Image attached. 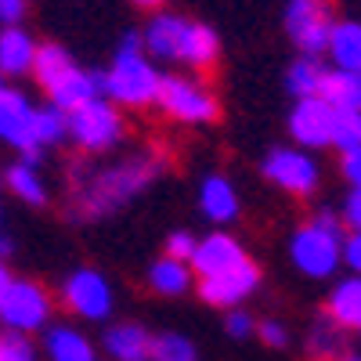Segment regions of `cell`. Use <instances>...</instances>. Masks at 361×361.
Returning a JSON list of instances; mask_svg holds the SVG:
<instances>
[{
	"label": "cell",
	"instance_id": "cell-1",
	"mask_svg": "<svg viewBox=\"0 0 361 361\" xmlns=\"http://www.w3.org/2000/svg\"><path fill=\"white\" fill-rule=\"evenodd\" d=\"M170 170L166 152L145 148V152L123 156L105 166H73V206L76 217L83 221H102L116 209H123L130 199H137L145 188H152L156 180Z\"/></svg>",
	"mask_w": 361,
	"mask_h": 361
},
{
	"label": "cell",
	"instance_id": "cell-2",
	"mask_svg": "<svg viewBox=\"0 0 361 361\" xmlns=\"http://www.w3.org/2000/svg\"><path fill=\"white\" fill-rule=\"evenodd\" d=\"M141 47L152 62H180L188 69H214L221 58V37L206 22L185 15H152L141 29Z\"/></svg>",
	"mask_w": 361,
	"mask_h": 361
},
{
	"label": "cell",
	"instance_id": "cell-3",
	"mask_svg": "<svg viewBox=\"0 0 361 361\" xmlns=\"http://www.w3.org/2000/svg\"><path fill=\"white\" fill-rule=\"evenodd\" d=\"M159 80H163V73L156 69L152 58L145 54L141 33H127L112 54V66L102 73V94L112 105L145 109V105H156Z\"/></svg>",
	"mask_w": 361,
	"mask_h": 361
},
{
	"label": "cell",
	"instance_id": "cell-4",
	"mask_svg": "<svg viewBox=\"0 0 361 361\" xmlns=\"http://www.w3.org/2000/svg\"><path fill=\"white\" fill-rule=\"evenodd\" d=\"M289 257L300 275L307 279L336 275V267L343 264V217L333 214V209H318L307 224L293 231Z\"/></svg>",
	"mask_w": 361,
	"mask_h": 361
},
{
	"label": "cell",
	"instance_id": "cell-5",
	"mask_svg": "<svg viewBox=\"0 0 361 361\" xmlns=\"http://www.w3.org/2000/svg\"><path fill=\"white\" fill-rule=\"evenodd\" d=\"M156 105L177 119V123H214L217 112H221V102L214 94V87L199 76H185V73H170L159 80V94H156Z\"/></svg>",
	"mask_w": 361,
	"mask_h": 361
},
{
	"label": "cell",
	"instance_id": "cell-6",
	"mask_svg": "<svg viewBox=\"0 0 361 361\" xmlns=\"http://www.w3.org/2000/svg\"><path fill=\"white\" fill-rule=\"evenodd\" d=\"M260 173L279 192L296 195V199L314 195L318 185H322V166L311 152H304V148H271L260 163Z\"/></svg>",
	"mask_w": 361,
	"mask_h": 361
},
{
	"label": "cell",
	"instance_id": "cell-7",
	"mask_svg": "<svg viewBox=\"0 0 361 361\" xmlns=\"http://www.w3.org/2000/svg\"><path fill=\"white\" fill-rule=\"evenodd\" d=\"M333 4L329 0H289L286 4V33L293 47L307 58L325 54L329 37H333Z\"/></svg>",
	"mask_w": 361,
	"mask_h": 361
},
{
	"label": "cell",
	"instance_id": "cell-8",
	"mask_svg": "<svg viewBox=\"0 0 361 361\" xmlns=\"http://www.w3.org/2000/svg\"><path fill=\"white\" fill-rule=\"evenodd\" d=\"M51 322V296L40 282L29 279H11L8 293L0 296V329H11V333H37Z\"/></svg>",
	"mask_w": 361,
	"mask_h": 361
},
{
	"label": "cell",
	"instance_id": "cell-9",
	"mask_svg": "<svg viewBox=\"0 0 361 361\" xmlns=\"http://www.w3.org/2000/svg\"><path fill=\"white\" fill-rule=\"evenodd\" d=\"M69 137L83 152H109L123 137V116L109 98H98L76 112H69Z\"/></svg>",
	"mask_w": 361,
	"mask_h": 361
},
{
	"label": "cell",
	"instance_id": "cell-10",
	"mask_svg": "<svg viewBox=\"0 0 361 361\" xmlns=\"http://www.w3.org/2000/svg\"><path fill=\"white\" fill-rule=\"evenodd\" d=\"M62 300H66V307L83 322H105L112 314V286L94 267L73 271V275L66 279V286H62Z\"/></svg>",
	"mask_w": 361,
	"mask_h": 361
},
{
	"label": "cell",
	"instance_id": "cell-11",
	"mask_svg": "<svg viewBox=\"0 0 361 361\" xmlns=\"http://www.w3.org/2000/svg\"><path fill=\"white\" fill-rule=\"evenodd\" d=\"M33 119H37V105L22 90H15V87L0 90V141H8L11 148L25 152V163L40 159V148L33 137Z\"/></svg>",
	"mask_w": 361,
	"mask_h": 361
},
{
	"label": "cell",
	"instance_id": "cell-12",
	"mask_svg": "<svg viewBox=\"0 0 361 361\" xmlns=\"http://www.w3.org/2000/svg\"><path fill=\"white\" fill-rule=\"evenodd\" d=\"M260 286V267L246 257L243 264H235L221 275H209V279H199V296L214 307H224V311H235L243 300H250Z\"/></svg>",
	"mask_w": 361,
	"mask_h": 361
},
{
	"label": "cell",
	"instance_id": "cell-13",
	"mask_svg": "<svg viewBox=\"0 0 361 361\" xmlns=\"http://www.w3.org/2000/svg\"><path fill=\"white\" fill-rule=\"evenodd\" d=\"M333 127H336V109L322 94L296 98L289 112V134L300 148H329L333 145Z\"/></svg>",
	"mask_w": 361,
	"mask_h": 361
},
{
	"label": "cell",
	"instance_id": "cell-14",
	"mask_svg": "<svg viewBox=\"0 0 361 361\" xmlns=\"http://www.w3.org/2000/svg\"><path fill=\"white\" fill-rule=\"evenodd\" d=\"M243 260H246L243 243H238V238H231V235H224V231H214V235H206L202 243L195 246L188 267H192V275L209 279V275H221V271L243 264Z\"/></svg>",
	"mask_w": 361,
	"mask_h": 361
},
{
	"label": "cell",
	"instance_id": "cell-15",
	"mask_svg": "<svg viewBox=\"0 0 361 361\" xmlns=\"http://www.w3.org/2000/svg\"><path fill=\"white\" fill-rule=\"evenodd\" d=\"M47 94H51V105H54V109H62V112L69 116V112H76V109H83V105H90V102L105 98V94H102V73H87V69L73 66V73L58 80Z\"/></svg>",
	"mask_w": 361,
	"mask_h": 361
},
{
	"label": "cell",
	"instance_id": "cell-16",
	"mask_svg": "<svg viewBox=\"0 0 361 361\" xmlns=\"http://www.w3.org/2000/svg\"><path fill=\"white\" fill-rule=\"evenodd\" d=\"M199 209L206 221L214 224H228L238 217V192L224 173H206L199 185Z\"/></svg>",
	"mask_w": 361,
	"mask_h": 361
},
{
	"label": "cell",
	"instance_id": "cell-17",
	"mask_svg": "<svg viewBox=\"0 0 361 361\" xmlns=\"http://www.w3.org/2000/svg\"><path fill=\"white\" fill-rule=\"evenodd\" d=\"M40 44L25 33L22 25H8L0 29V73L4 76H25L33 73Z\"/></svg>",
	"mask_w": 361,
	"mask_h": 361
},
{
	"label": "cell",
	"instance_id": "cell-18",
	"mask_svg": "<svg viewBox=\"0 0 361 361\" xmlns=\"http://www.w3.org/2000/svg\"><path fill=\"white\" fill-rule=\"evenodd\" d=\"M105 354L112 361H148V354H152V333L137 322H119L105 333Z\"/></svg>",
	"mask_w": 361,
	"mask_h": 361
},
{
	"label": "cell",
	"instance_id": "cell-19",
	"mask_svg": "<svg viewBox=\"0 0 361 361\" xmlns=\"http://www.w3.org/2000/svg\"><path fill=\"white\" fill-rule=\"evenodd\" d=\"M47 361H98V350L80 329L73 325H51L44 333Z\"/></svg>",
	"mask_w": 361,
	"mask_h": 361
},
{
	"label": "cell",
	"instance_id": "cell-20",
	"mask_svg": "<svg viewBox=\"0 0 361 361\" xmlns=\"http://www.w3.org/2000/svg\"><path fill=\"white\" fill-rule=\"evenodd\" d=\"M325 314L333 318L336 325H343L347 333L350 329H361V275H347L333 286L329 293V304Z\"/></svg>",
	"mask_w": 361,
	"mask_h": 361
},
{
	"label": "cell",
	"instance_id": "cell-21",
	"mask_svg": "<svg viewBox=\"0 0 361 361\" xmlns=\"http://www.w3.org/2000/svg\"><path fill=\"white\" fill-rule=\"evenodd\" d=\"M325 54L333 58V69H347V73H361V22L357 18H343L333 25Z\"/></svg>",
	"mask_w": 361,
	"mask_h": 361
},
{
	"label": "cell",
	"instance_id": "cell-22",
	"mask_svg": "<svg viewBox=\"0 0 361 361\" xmlns=\"http://www.w3.org/2000/svg\"><path fill=\"white\" fill-rule=\"evenodd\" d=\"M340 354H347V329L336 325L322 311L307 329V357L311 361H336Z\"/></svg>",
	"mask_w": 361,
	"mask_h": 361
},
{
	"label": "cell",
	"instance_id": "cell-23",
	"mask_svg": "<svg viewBox=\"0 0 361 361\" xmlns=\"http://www.w3.org/2000/svg\"><path fill=\"white\" fill-rule=\"evenodd\" d=\"M318 94L343 112H361V73H347V69H325L322 90Z\"/></svg>",
	"mask_w": 361,
	"mask_h": 361
},
{
	"label": "cell",
	"instance_id": "cell-24",
	"mask_svg": "<svg viewBox=\"0 0 361 361\" xmlns=\"http://www.w3.org/2000/svg\"><path fill=\"white\" fill-rule=\"evenodd\" d=\"M148 286H152L159 296H185L192 289V267L185 260L159 257L152 267H148Z\"/></svg>",
	"mask_w": 361,
	"mask_h": 361
},
{
	"label": "cell",
	"instance_id": "cell-25",
	"mask_svg": "<svg viewBox=\"0 0 361 361\" xmlns=\"http://www.w3.org/2000/svg\"><path fill=\"white\" fill-rule=\"evenodd\" d=\"M73 54L66 51V47H58V44H40V51H37V62H33V76H37V83L44 87V90H51L62 76H69L73 73Z\"/></svg>",
	"mask_w": 361,
	"mask_h": 361
},
{
	"label": "cell",
	"instance_id": "cell-26",
	"mask_svg": "<svg viewBox=\"0 0 361 361\" xmlns=\"http://www.w3.org/2000/svg\"><path fill=\"white\" fill-rule=\"evenodd\" d=\"M4 180H8L11 195H18L22 202H29V206H47V185H44L37 163H15Z\"/></svg>",
	"mask_w": 361,
	"mask_h": 361
},
{
	"label": "cell",
	"instance_id": "cell-27",
	"mask_svg": "<svg viewBox=\"0 0 361 361\" xmlns=\"http://www.w3.org/2000/svg\"><path fill=\"white\" fill-rule=\"evenodd\" d=\"M322 80H325V66L318 58H307V54H300L286 73V87H289L293 98H314L322 90Z\"/></svg>",
	"mask_w": 361,
	"mask_h": 361
},
{
	"label": "cell",
	"instance_id": "cell-28",
	"mask_svg": "<svg viewBox=\"0 0 361 361\" xmlns=\"http://www.w3.org/2000/svg\"><path fill=\"white\" fill-rule=\"evenodd\" d=\"M33 137H37V148L44 152L47 145H58L69 137V116L54 105H44L37 109V119H33Z\"/></svg>",
	"mask_w": 361,
	"mask_h": 361
},
{
	"label": "cell",
	"instance_id": "cell-29",
	"mask_svg": "<svg viewBox=\"0 0 361 361\" xmlns=\"http://www.w3.org/2000/svg\"><path fill=\"white\" fill-rule=\"evenodd\" d=\"M148 361H199V350L180 333H159V336H152V354H148Z\"/></svg>",
	"mask_w": 361,
	"mask_h": 361
},
{
	"label": "cell",
	"instance_id": "cell-30",
	"mask_svg": "<svg viewBox=\"0 0 361 361\" xmlns=\"http://www.w3.org/2000/svg\"><path fill=\"white\" fill-rule=\"evenodd\" d=\"M333 148H340V156H343V152H354V148H361V112H343V109H336Z\"/></svg>",
	"mask_w": 361,
	"mask_h": 361
},
{
	"label": "cell",
	"instance_id": "cell-31",
	"mask_svg": "<svg viewBox=\"0 0 361 361\" xmlns=\"http://www.w3.org/2000/svg\"><path fill=\"white\" fill-rule=\"evenodd\" d=\"M0 361H37V350L29 343V336L0 329Z\"/></svg>",
	"mask_w": 361,
	"mask_h": 361
},
{
	"label": "cell",
	"instance_id": "cell-32",
	"mask_svg": "<svg viewBox=\"0 0 361 361\" xmlns=\"http://www.w3.org/2000/svg\"><path fill=\"white\" fill-rule=\"evenodd\" d=\"M195 246H199V238H195L192 231H170L163 257H173V260H185V264H188L192 253H195Z\"/></svg>",
	"mask_w": 361,
	"mask_h": 361
},
{
	"label": "cell",
	"instance_id": "cell-33",
	"mask_svg": "<svg viewBox=\"0 0 361 361\" xmlns=\"http://www.w3.org/2000/svg\"><path fill=\"white\" fill-rule=\"evenodd\" d=\"M257 333H260V343L271 347V350H282V347L289 343V329H286L282 322H275V318L260 322V325H257Z\"/></svg>",
	"mask_w": 361,
	"mask_h": 361
},
{
	"label": "cell",
	"instance_id": "cell-34",
	"mask_svg": "<svg viewBox=\"0 0 361 361\" xmlns=\"http://www.w3.org/2000/svg\"><path fill=\"white\" fill-rule=\"evenodd\" d=\"M224 329H228V336L231 340H246V336H253L257 333V322L246 314V311H228V318H224Z\"/></svg>",
	"mask_w": 361,
	"mask_h": 361
},
{
	"label": "cell",
	"instance_id": "cell-35",
	"mask_svg": "<svg viewBox=\"0 0 361 361\" xmlns=\"http://www.w3.org/2000/svg\"><path fill=\"white\" fill-rule=\"evenodd\" d=\"M340 217H343V228H350V231H361V192H357V188H350V195L343 199Z\"/></svg>",
	"mask_w": 361,
	"mask_h": 361
},
{
	"label": "cell",
	"instance_id": "cell-36",
	"mask_svg": "<svg viewBox=\"0 0 361 361\" xmlns=\"http://www.w3.org/2000/svg\"><path fill=\"white\" fill-rule=\"evenodd\" d=\"M340 173L347 177V185L361 192V148H354V152H343L340 156Z\"/></svg>",
	"mask_w": 361,
	"mask_h": 361
},
{
	"label": "cell",
	"instance_id": "cell-37",
	"mask_svg": "<svg viewBox=\"0 0 361 361\" xmlns=\"http://www.w3.org/2000/svg\"><path fill=\"white\" fill-rule=\"evenodd\" d=\"M343 264L354 271V275H361V231H350L343 238Z\"/></svg>",
	"mask_w": 361,
	"mask_h": 361
},
{
	"label": "cell",
	"instance_id": "cell-38",
	"mask_svg": "<svg viewBox=\"0 0 361 361\" xmlns=\"http://www.w3.org/2000/svg\"><path fill=\"white\" fill-rule=\"evenodd\" d=\"M25 18V0H0V25H18Z\"/></svg>",
	"mask_w": 361,
	"mask_h": 361
},
{
	"label": "cell",
	"instance_id": "cell-39",
	"mask_svg": "<svg viewBox=\"0 0 361 361\" xmlns=\"http://www.w3.org/2000/svg\"><path fill=\"white\" fill-rule=\"evenodd\" d=\"M8 286H11V271H8L4 264H0V296L8 293Z\"/></svg>",
	"mask_w": 361,
	"mask_h": 361
},
{
	"label": "cell",
	"instance_id": "cell-40",
	"mask_svg": "<svg viewBox=\"0 0 361 361\" xmlns=\"http://www.w3.org/2000/svg\"><path fill=\"white\" fill-rule=\"evenodd\" d=\"M134 4H141V8H159L163 0H134Z\"/></svg>",
	"mask_w": 361,
	"mask_h": 361
},
{
	"label": "cell",
	"instance_id": "cell-41",
	"mask_svg": "<svg viewBox=\"0 0 361 361\" xmlns=\"http://www.w3.org/2000/svg\"><path fill=\"white\" fill-rule=\"evenodd\" d=\"M336 361H361V354H340Z\"/></svg>",
	"mask_w": 361,
	"mask_h": 361
},
{
	"label": "cell",
	"instance_id": "cell-42",
	"mask_svg": "<svg viewBox=\"0 0 361 361\" xmlns=\"http://www.w3.org/2000/svg\"><path fill=\"white\" fill-rule=\"evenodd\" d=\"M0 90H4V73H0Z\"/></svg>",
	"mask_w": 361,
	"mask_h": 361
},
{
	"label": "cell",
	"instance_id": "cell-43",
	"mask_svg": "<svg viewBox=\"0 0 361 361\" xmlns=\"http://www.w3.org/2000/svg\"><path fill=\"white\" fill-rule=\"evenodd\" d=\"M0 221H4V214H0Z\"/></svg>",
	"mask_w": 361,
	"mask_h": 361
},
{
	"label": "cell",
	"instance_id": "cell-44",
	"mask_svg": "<svg viewBox=\"0 0 361 361\" xmlns=\"http://www.w3.org/2000/svg\"><path fill=\"white\" fill-rule=\"evenodd\" d=\"M357 336H361V329H357Z\"/></svg>",
	"mask_w": 361,
	"mask_h": 361
}]
</instances>
